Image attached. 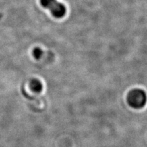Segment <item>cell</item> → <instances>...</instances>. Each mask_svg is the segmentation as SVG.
Wrapping results in <instances>:
<instances>
[{
    "instance_id": "cell-1",
    "label": "cell",
    "mask_w": 147,
    "mask_h": 147,
    "mask_svg": "<svg viewBox=\"0 0 147 147\" xmlns=\"http://www.w3.org/2000/svg\"><path fill=\"white\" fill-rule=\"evenodd\" d=\"M146 100L147 97L146 93L142 89H133L127 95L129 105L136 109L144 107L146 103Z\"/></svg>"
},
{
    "instance_id": "cell-2",
    "label": "cell",
    "mask_w": 147,
    "mask_h": 147,
    "mask_svg": "<svg viewBox=\"0 0 147 147\" xmlns=\"http://www.w3.org/2000/svg\"><path fill=\"white\" fill-rule=\"evenodd\" d=\"M42 7L48 9L56 18H61L66 13V8L63 3L57 0H40Z\"/></svg>"
},
{
    "instance_id": "cell-3",
    "label": "cell",
    "mask_w": 147,
    "mask_h": 147,
    "mask_svg": "<svg viewBox=\"0 0 147 147\" xmlns=\"http://www.w3.org/2000/svg\"><path fill=\"white\" fill-rule=\"evenodd\" d=\"M30 87L32 91L36 93H40L42 90V84L38 79H34L30 82Z\"/></svg>"
},
{
    "instance_id": "cell-4",
    "label": "cell",
    "mask_w": 147,
    "mask_h": 147,
    "mask_svg": "<svg viewBox=\"0 0 147 147\" xmlns=\"http://www.w3.org/2000/svg\"><path fill=\"white\" fill-rule=\"evenodd\" d=\"M33 55L34 57L37 59H39L42 55V51L40 48H35L34 50L33 51Z\"/></svg>"
}]
</instances>
